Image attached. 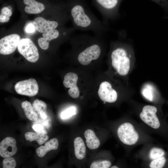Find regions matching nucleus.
Instances as JSON below:
<instances>
[{
  "instance_id": "393cba45",
  "label": "nucleus",
  "mask_w": 168,
  "mask_h": 168,
  "mask_svg": "<svg viewBox=\"0 0 168 168\" xmlns=\"http://www.w3.org/2000/svg\"><path fill=\"white\" fill-rule=\"evenodd\" d=\"M111 165V163L108 161H97L92 163L90 167L91 168H108Z\"/></svg>"
},
{
  "instance_id": "ddd939ff",
  "label": "nucleus",
  "mask_w": 168,
  "mask_h": 168,
  "mask_svg": "<svg viewBox=\"0 0 168 168\" xmlns=\"http://www.w3.org/2000/svg\"><path fill=\"white\" fill-rule=\"evenodd\" d=\"M33 24L36 30L41 33L56 29L59 25L57 21H48L41 17L35 18L33 21Z\"/></svg>"
},
{
  "instance_id": "4be33fe9",
  "label": "nucleus",
  "mask_w": 168,
  "mask_h": 168,
  "mask_svg": "<svg viewBox=\"0 0 168 168\" xmlns=\"http://www.w3.org/2000/svg\"><path fill=\"white\" fill-rule=\"evenodd\" d=\"M165 152L162 149L157 148H152L150 152L149 157L152 160H154L164 156Z\"/></svg>"
},
{
  "instance_id": "6ab92c4d",
  "label": "nucleus",
  "mask_w": 168,
  "mask_h": 168,
  "mask_svg": "<svg viewBox=\"0 0 168 168\" xmlns=\"http://www.w3.org/2000/svg\"><path fill=\"white\" fill-rule=\"evenodd\" d=\"M26 117L31 121H36L38 119V115L33 105L29 101H26L21 104Z\"/></svg>"
},
{
  "instance_id": "9d476101",
  "label": "nucleus",
  "mask_w": 168,
  "mask_h": 168,
  "mask_svg": "<svg viewBox=\"0 0 168 168\" xmlns=\"http://www.w3.org/2000/svg\"><path fill=\"white\" fill-rule=\"evenodd\" d=\"M98 92L99 98L104 102L113 103L117 98L116 91L112 88L111 84L106 81L100 84Z\"/></svg>"
},
{
  "instance_id": "cd10ccee",
  "label": "nucleus",
  "mask_w": 168,
  "mask_h": 168,
  "mask_svg": "<svg viewBox=\"0 0 168 168\" xmlns=\"http://www.w3.org/2000/svg\"><path fill=\"white\" fill-rule=\"evenodd\" d=\"M38 45L42 49H47L49 47V41L47 40L43 37L39 38L38 40Z\"/></svg>"
},
{
  "instance_id": "7c9ffc66",
  "label": "nucleus",
  "mask_w": 168,
  "mask_h": 168,
  "mask_svg": "<svg viewBox=\"0 0 168 168\" xmlns=\"http://www.w3.org/2000/svg\"><path fill=\"white\" fill-rule=\"evenodd\" d=\"M1 14L9 17L12 14V10H10L7 7H3L1 10Z\"/></svg>"
},
{
  "instance_id": "2f4dec72",
  "label": "nucleus",
  "mask_w": 168,
  "mask_h": 168,
  "mask_svg": "<svg viewBox=\"0 0 168 168\" xmlns=\"http://www.w3.org/2000/svg\"><path fill=\"white\" fill-rule=\"evenodd\" d=\"M32 128L36 132H39L44 129V127L40 124H35L33 126Z\"/></svg>"
},
{
  "instance_id": "a211bd4d",
  "label": "nucleus",
  "mask_w": 168,
  "mask_h": 168,
  "mask_svg": "<svg viewBox=\"0 0 168 168\" xmlns=\"http://www.w3.org/2000/svg\"><path fill=\"white\" fill-rule=\"evenodd\" d=\"M74 146L76 157L79 160L83 159L86 156V147L82 138L79 137L75 138Z\"/></svg>"
},
{
  "instance_id": "b1692460",
  "label": "nucleus",
  "mask_w": 168,
  "mask_h": 168,
  "mask_svg": "<svg viewBox=\"0 0 168 168\" xmlns=\"http://www.w3.org/2000/svg\"><path fill=\"white\" fill-rule=\"evenodd\" d=\"M143 96L147 99L152 101L153 99V91L151 86L146 85L142 90Z\"/></svg>"
},
{
  "instance_id": "39448f33",
  "label": "nucleus",
  "mask_w": 168,
  "mask_h": 168,
  "mask_svg": "<svg viewBox=\"0 0 168 168\" xmlns=\"http://www.w3.org/2000/svg\"><path fill=\"white\" fill-rule=\"evenodd\" d=\"M17 48L19 53L28 61L34 63L39 59L38 49L30 39L26 38L20 39Z\"/></svg>"
},
{
  "instance_id": "412c9836",
  "label": "nucleus",
  "mask_w": 168,
  "mask_h": 168,
  "mask_svg": "<svg viewBox=\"0 0 168 168\" xmlns=\"http://www.w3.org/2000/svg\"><path fill=\"white\" fill-rule=\"evenodd\" d=\"M59 31L56 29H53L43 33V38L47 40L50 41L58 38L60 36Z\"/></svg>"
},
{
  "instance_id": "6e6552de",
  "label": "nucleus",
  "mask_w": 168,
  "mask_h": 168,
  "mask_svg": "<svg viewBox=\"0 0 168 168\" xmlns=\"http://www.w3.org/2000/svg\"><path fill=\"white\" fill-rule=\"evenodd\" d=\"M157 111V109L155 106L146 105L143 107L139 116L142 120L148 125L157 129L160 127V123L156 114Z\"/></svg>"
},
{
  "instance_id": "f257e3e1",
  "label": "nucleus",
  "mask_w": 168,
  "mask_h": 168,
  "mask_svg": "<svg viewBox=\"0 0 168 168\" xmlns=\"http://www.w3.org/2000/svg\"><path fill=\"white\" fill-rule=\"evenodd\" d=\"M68 7L75 30L91 31L98 36H103L108 30L106 24L95 16L85 0H70Z\"/></svg>"
},
{
  "instance_id": "9b49d317",
  "label": "nucleus",
  "mask_w": 168,
  "mask_h": 168,
  "mask_svg": "<svg viewBox=\"0 0 168 168\" xmlns=\"http://www.w3.org/2000/svg\"><path fill=\"white\" fill-rule=\"evenodd\" d=\"M17 149L16 140L11 137H7L0 143V155L3 158L11 157L15 155Z\"/></svg>"
},
{
  "instance_id": "7ed1b4c3",
  "label": "nucleus",
  "mask_w": 168,
  "mask_h": 168,
  "mask_svg": "<svg viewBox=\"0 0 168 168\" xmlns=\"http://www.w3.org/2000/svg\"><path fill=\"white\" fill-rule=\"evenodd\" d=\"M112 65L118 73L125 76L129 73L131 66V57L124 48L119 47L114 49L111 54Z\"/></svg>"
},
{
  "instance_id": "f704fd0d",
  "label": "nucleus",
  "mask_w": 168,
  "mask_h": 168,
  "mask_svg": "<svg viewBox=\"0 0 168 168\" xmlns=\"http://www.w3.org/2000/svg\"><path fill=\"white\" fill-rule=\"evenodd\" d=\"M7 7L10 10H12V8L11 6H7Z\"/></svg>"
},
{
  "instance_id": "c85d7f7f",
  "label": "nucleus",
  "mask_w": 168,
  "mask_h": 168,
  "mask_svg": "<svg viewBox=\"0 0 168 168\" xmlns=\"http://www.w3.org/2000/svg\"><path fill=\"white\" fill-rule=\"evenodd\" d=\"M37 122L36 124H40L44 126L45 127L49 128L51 125V119L48 116L47 118L44 119L39 118L37 120Z\"/></svg>"
},
{
  "instance_id": "473e14b6",
  "label": "nucleus",
  "mask_w": 168,
  "mask_h": 168,
  "mask_svg": "<svg viewBox=\"0 0 168 168\" xmlns=\"http://www.w3.org/2000/svg\"><path fill=\"white\" fill-rule=\"evenodd\" d=\"M10 20L9 17L7 16L2 14L0 15V22L2 23L7 22Z\"/></svg>"
},
{
  "instance_id": "4468645a",
  "label": "nucleus",
  "mask_w": 168,
  "mask_h": 168,
  "mask_svg": "<svg viewBox=\"0 0 168 168\" xmlns=\"http://www.w3.org/2000/svg\"><path fill=\"white\" fill-rule=\"evenodd\" d=\"M23 2L26 5L25 11L29 14L39 13L45 9V6L43 3L35 0H23Z\"/></svg>"
},
{
  "instance_id": "f03ea898",
  "label": "nucleus",
  "mask_w": 168,
  "mask_h": 168,
  "mask_svg": "<svg viewBox=\"0 0 168 168\" xmlns=\"http://www.w3.org/2000/svg\"><path fill=\"white\" fill-rule=\"evenodd\" d=\"M103 36H93L86 34V48L78 53L77 59L81 64L86 65L98 59L101 53L100 45L103 42Z\"/></svg>"
},
{
  "instance_id": "2eb2a0df",
  "label": "nucleus",
  "mask_w": 168,
  "mask_h": 168,
  "mask_svg": "<svg viewBox=\"0 0 168 168\" xmlns=\"http://www.w3.org/2000/svg\"><path fill=\"white\" fill-rule=\"evenodd\" d=\"M47 133L45 130L36 132H28L25 133V137L26 140L30 142L36 141L39 145H41L49 139Z\"/></svg>"
},
{
  "instance_id": "1a4fd4ad",
  "label": "nucleus",
  "mask_w": 168,
  "mask_h": 168,
  "mask_svg": "<svg viewBox=\"0 0 168 168\" xmlns=\"http://www.w3.org/2000/svg\"><path fill=\"white\" fill-rule=\"evenodd\" d=\"M20 40V36L13 34L6 36L0 40V53L7 55L13 53Z\"/></svg>"
},
{
  "instance_id": "0eeeda50",
  "label": "nucleus",
  "mask_w": 168,
  "mask_h": 168,
  "mask_svg": "<svg viewBox=\"0 0 168 168\" xmlns=\"http://www.w3.org/2000/svg\"><path fill=\"white\" fill-rule=\"evenodd\" d=\"M14 88L17 94L28 96H35L39 91L37 82L33 78L17 82L15 84Z\"/></svg>"
},
{
  "instance_id": "bb28decb",
  "label": "nucleus",
  "mask_w": 168,
  "mask_h": 168,
  "mask_svg": "<svg viewBox=\"0 0 168 168\" xmlns=\"http://www.w3.org/2000/svg\"><path fill=\"white\" fill-rule=\"evenodd\" d=\"M76 108L73 106L70 107L63 111L61 114L62 119H68L76 114Z\"/></svg>"
},
{
  "instance_id": "c756f323",
  "label": "nucleus",
  "mask_w": 168,
  "mask_h": 168,
  "mask_svg": "<svg viewBox=\"0 0 168 168\" xmlns=\"http://www.w3.org/2000/svg\"><path fill=\"white\" fill-rule=\"evenodd\" d=\"M35 30L33 23H30L27 24L24 28L26 33L30 34L34 33Z\"/></svg>"
},
{
  "instance_id": "a878e982",
  "label": "nucleus",
  "mask_w": 168,
  "mask_h": 168,
  "mask_svg": "<svg viewBox=\"0 0 168 168\" xmlns=\"http://www.w3.org/2000/svg\"><path fill=\"white\" fill-rule=\"evenodd\" d=\"M3 168H14L16 165L15 159L12 157L5 158L3 161Z\"/></svg>"
},
{
  "instance_id": "dca6fc26",
  "label": "nucleus",
  "mask_w": 168,
  "mask_h": 168,
  "mask_svg": "<svg viewBox=\"0 0 168 168\" xmlns=\"http://www.w3.org/2000/svg\"><path fill=\"white\" fill-rule=\"evenodd\" d=\"M58 147V139L53 138L46 142L44 146H41L38 147L36 150V152L38 156L43 157L49 151L57 149Z\"/></svg>"
},
{
  "instance_id": "72a5a7b5",
  "label": "nucleus",
  "mask_w": 168,
  "mask_h": 168,
  "mask_svg": "<svg viewBox=\"0 0 168 168\" xmlns=\"http://www.w3.org/2000/svg\"><path fill=\"white\" fill-rule=\"evenodd\" d=\"M163 7H167L168 5L167 0H153Z\"/></svg>"
},
{
  "instance_id": "f8f14e48",
  "label": "nucleus",
  "mask_w": 168,
  "mask_h": 168,
  "mask_svg": "<svg viewBox=\"0 0 168 168\" xmlns=\"http://www.w3.org/2000/svg\"><path fill=\"white\" fill-rule=\"evenodd\" d=\"M78 77L77 75L73 72H70L64 76L63 84L66 88H70L68 91L69 96L74 98H78L79 95V88L77 85Z\"/></svg>"
},
{
  "instance_id": "20e7f679",
  "label": "nucleus",
  "mask_w": 168,
  "mask_h": 168,
  "mask_svg": "<svg viewBox=\"0 0 168 168\" xmlns=\"http://www.w3.org/2000/svg\"><path fill=\"white\" fill-rule=\"evenodd\" d=\"M123 0H92L95 7L102 16L105 24L107 20L117 14L119 5Z\"/></svg>"
},
{
  "instance_id": "c9c22d12",
  "label": "nucleus",
  "mask_w": 168,
  "mask_h": 168,
  "mask_svg": "<svg viewBox=\"0 0 168 168\" xmlns=\"http://www.w3.org/2000/svg\"><path fill=\"white\" fill-rule=\"evenodd\" d=\"M118 167L116 166H113L111 167V168H118Z\"/></svg>"
},
{
  "instance_id": "423d86ee",
  "label": "nucleus",
  "mask_w": 168,
  "mask_h": 168,
  "mask_svg": "<svg viewBox=\"0 0 168 168\" xmlns=\"http://www.w3.org/2000/svg\"><path fill=\"white\" fill-rule=\"evenodd\" d=\"M117 134L122 142L129 145L135 144L139 138L133 125L129 123H124L119 126L118 129Z\"/></svg>"
},
{
  "instance_id": "5701e85b",
  "label": "nucleus",
  "mask_w": 168,
  "mask_h": 168,
  "mask_svg": "<svg viewBox=\"0 0 168 168\" xmlns=\"http://www.w3.org/2000/svg\"><path fill=\"white\" fill-rule=\"evenodd\" d=\"M166 160L164 156L157 159L153 160L150 164V167L151 168H161L165 164Z\"/></svg>"
},
{
  "instance_id": "f3484780",
  "label": "nucleus",
  "mask_w": 168,
  "mask_h": 168,
  "mask_svg": "<svg viewBox=\"0 0 168 168\" xmlns=\"http://www.w3.org/2000/svg\"><path fill=\"white\" fill-rule=\"evenodd\" d=\"M84 136L87 146L89 149H95L99 147L100 141L92 130H86L84 132Z\"/></svg>"
},
{
  "instance_id": "aec40b11",
  "label": "nucleus",
  "mask_w": 168,
  "mask_h": 168,
  "mask_svg": "<svg viewBox=\"0 0 168 168\" xmlns=\"http://www.w3.org/2000/svg\"><path fill=\"white\" fill-rule=\"evenodd\" d=\"M32 105L40 118L42 119H46L48 115L47 114V105L44 101L37 99L33 102Z\"/></svg>"
}]
</instances>
